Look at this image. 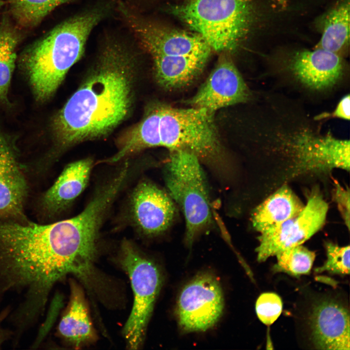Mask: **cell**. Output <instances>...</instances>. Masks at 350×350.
I'll list each match as a JSON object with an SVG mask.
<instances>
[{
	"mask_svg": "<svg viewBox=\"0 0 350 350\" xmlns=\"http://www.w3.org/2000/svg\"><path fill=\"white\" fill-rule=\"evenodd\" d=\"M120 253V262L129 277L134 295L132 309L122 332L128 348L136 350L143 342L162 285V275L155 262L129 242L122 243Z\"/></svg>",
	"mask_w": 350,
	"mask_h": 350,
	"instance_id": "52a82bcc",
	"label": "cell"
},
{
	"mask_svg": "<svg viewBox=\"0 0 350 350\" xmlns=\"http://www.w3.org/2000/svg\"><path fill=\"white\" fill-rule=\"evenodd\" d=\"M337 118L345 120H349L350 118V97L348 94L344 96L338 103L335 110L331 114H324L319 115L318 119L326 117Z\"/></svg>",
	"mask_w": 350,
	"mask_h": 350,
	"instance_id": "f1b7e54d",
	"label": "cell"
},
{
	"mask_svg": "<svg viewBox=\"0 0 350 350\" xmlns=\"http://www.w3.org/2000/svg\"><path fill=\"white\" fill-rule=\"evenodd\" d=\"M304 207L291 188L284 185L253 210V227L260 233L269 231L297 216Z\"/></svg>",
	"mask_w": 350,
	"mask_h": 350,
	"instance_id": "d6986e66",
	"label": "cell"
},
{
	"mask_svg": "<svg viewBox=\"0 0 350 350\" xmlns=\"http://www.w3.org/2000/svg\"><path fill=\"white\" fill-rule=\"evenodd\" d=\"M213 116V112L203 108L161 105V146L172 151H186L199 160L218 164L221 160L222 147Z\"/></svg>",
	"mask_w": 350,
	"mask_h": 350,
	"instance_id": "8992f818",
	"label": "cell"
},
{
	"mask_svg": "<svg viewBox=\"0 0 350 350\" xmlns=\"http://www.w3.org/2000/svg\"><path fill=\"white\" fill-rule=\"evenodd\" d=\"M327 259L321 267L315 271L321 273L328 271L331 273L347 275L350 273V245L339 246L332 242L325 244Z\"/></svg>",
	"mask_w": 350,
	"mask_h": 350,
	"instance_id": "484cf974",
	"label": "cell"
},
{
	"mask_svg": "<svg viewBox=\"0 0 350 350\" xmlns=\"http://www.w3.org/2000/svg\"><path fill=\"white\" fill-rule=\"evenodd\" d=\"M103 15L96 9L74 16L24 51L21 66L37 100L46 101L53 94L69 69L81 58L90 33Z\"/></svg>",
	"mask_w": 350,
	"mask_h": 350,
	"instance_id": "3957f363",
	"label": "cell"
},
{
	"mask_svg": "<svg viewBox=\"0 0 350 350\" xmlns=\"http://www.w3.org/2000/svg\"><path fill=\"white\" fill-rule=\"evenodd\" d=\"M313 339L320 350H349L350 315L334 301H324L314 308L311 316Z\"/></svg>",
	"mask_w": 350,
	"mask_h": 350,
	"instance_id": "e0dca14e",
	"label": "cell"
},
{
	"mask_svg": "<svg viewBox=\"0 0 350 350\" xmlns=\"http://www.w3.org/2000/svg\"><path fill=\"white\" fill-rule=\"evenodd\" d=\"M177 303L178 323L183 330L205 331L216 324L223 312L221 285L212 275L201 274L183 287Z\"/></svg>",
	"mask_w": 350,
	"mask_h": 350,
	"instance_id": "9c48e42d",
	"label": "cell"
},
{
	"mask_svg": "<svg viewBox=\"0 0 350 350\" xmlns=\"http://www.w3.org/2000/svg\"><path fill=\"white\" fill-rule=\"evenodd\" d=\"M133 31L153 55L209 57L211 49L199 34L167 29L145 23L126 15Z\"/></svg>",
	"mask_w": 350,
	"mask_h": 350,
	"instance_id": "4fadbf2b",
	"label": "cell"
},
{
	"mask_svg": "<svg viewBox=\"0 0 350 350\" xmlns=\"http://www.w3.org/2000/svg\"><path fill=\"white\" fill-rule=\"evenodd\" d=\"M293 145L294 152L302 167L308 170L337 168L349 170L350 141L331 134L302 135Z\"/></svg>",
	"mask_w": 350,
	"mask_h": 350,
	"instance_id": "2e32d148",
	"label": "cell"
},
{
	"mask_svg": "<svg viewBox=\"0 0 350 350\" xmlns=\"http://www.w3.org/2000/svg\"><path fill=\"white\" fill-rule=\"evenodd\" d=\"M130 208L134 224L146 235H156L165 231L175 214L174 201L168 192L146 180L140 182L134 188Z\"/></svg>",
	"mask_w": 350,
	"mask_h": 350,
	"instance_id": "7c38bea8",
	"label": "cell"
},
{
	"mask_svg": "<svg viewBox=\"0 0 350 350\" xmlns=\"http://www.w3.org/2000/svg\"><path fill=\"white\" fill-rule=\"evenodd\" d=\"M249 91L239 71L229 59L221 58L205 82L189 101L192 107L210 111L245 102Z\"/></svg>",
	"mask_w": 350,
	"mask_h": 350,
	"instance_id": "8fae6325",
	"label": "cell"
},
{
	"mask_svg": "<svg viewBox=\"0 0 350 350\" xmlns=\"http://www.w3.org/2000/svg\"><path fill=\"white\" fill-rule=\"evenodd\" d=\"M69 0H8L12 14L24 26H34L48 14Z\"/></svg>",
	"mask_w": 350,
	"mask_h": 350,
	"instance_id": "cb8c5ba5",
	"label": "cell"
},
{
	"mask_svg": "<svg viewBox=\"0 0 350 350\" xmlns=\"http://www.w3.org/2000/svg\"><path fill=\"white\" fill-rule=\"evenodd\" d=\"M156 77L160 86L177 88L190 84L202 71L209 58L203 56L152 55Z\"/></svg>",
	"mask_w": 350,
	"mask_h": 350,
	"instance_id": "ffe728a7",
	"label": "cell"
},
{
	"mask_svg": "<svg viewBox=\"0 0 350 350\" xmlns=\"http://www.w3.org/2000/svg\"><path fill=\"white\" fill-rule=\"evenodd\" d=\"M4 4V2L2 0H0V10Z\"/></svg>",
	"mask_w": 350,
	"mask_h": 350,
	"instance_id": "f546056e",
	"label": "cell"
},
{
	"mask_svg": "<svg viewBox=\"0 0 350 350\" xmlns=\"http://www.w3.org/2000/svg\"></svg>",
	"mask_w": 350,
	"mask_h": 350,
	"instance_id": "4dcf8cb0",
	"label": "cell"
},
{
	"mask_svg": "<svg viewBox=\"0 0 350 350\" xmlns=\"http://www.w3.org/2000/svg\"><path fill=\"white\" fill-rule=\"evenodd\" d=\"M199 159L184 151H173L165 168L168 193L180 208L189 245L211 222L209 190Z\"/></svg>",
	"mask_w": 350,
	"mask_h": 350,
	"instance_id": "5b68a950",
	"label": "cell"
},
{
	"mask_svg": "<svg viewBox=\"0 0 350 350\" xmlns=\"http://www.w3.org/2000/svg\"><path fill=\"white\" fill-rule=\"evenodd\" d=\"M276 256L277 263L273 270L295 277L309 274L315 257L314 252L302 245L286 249Z\"/></svg>",
	"mask_w": 350,
	"mask_h": 350,
	"instance_id": "d4e9b609",
	"label": "cell"
},
{
	"mask_svg": "<svg viewBox=\"0 0 350 350\" xmlns=\"http://www.w3.org/2000/svg\"><path fill=\"white\" fill-rule=\"evenodd\" d=\"M172 12L218 52L235 50L257 19L249 0H192Z\"/></svg>",
	"mask_w": 350,
	"mask_h": 350,
	"instance_id": "277c9868",
	"label": "cell"
},
{
	"mask_svg": "<svg viewBox=\"0 0 350 350\" xmlns=\"http://www.w3.org/2000/svg\"><path fill=\"white\" fill-rule=\"evenodd\" d=\"M328 204L315 189L307 197L306 205L296 216L277 227L260 233L256 251L259 262L265 261L289 248L301 245L324 225Z\"/></svg>",
	"mask_w": 350,
	"mask_h": 350,
	"instance_id": "ba28073f",
	"label": "cell"
},
{
	"mask_svg": "<svg viewBox=\"0 0 350 350\" xmlns=\"http://www.w3.org/2000/svg\"><path fill=\"white\" fill-rule=\"evenodd\" d=\"M161 106H157L148 111L140 122L129 131L118 152L108 160L109 162L117 161L145 148L161 146Z\"/></svg>",
	"mask_w": 350,
	"mask_h": 350,
	"instance_id": "44dd1931",
	"label": "cell"
},
{
	"mask_svg": "<svg viewBox=\"0 0 350 350\" xmlns=\"http://www.w3.org/2000/svg\"><path fill=\"white\" fill-rule=\"evenodd\" d=\"M255 308L260 321L266 325H270L278 319L281 313L282 300L275 293H264L258 298Z\"/></svg>",
	"mask_w": 350,
	"mask_h": 350,
	"instance_id": "4316f807",
	"label": "cell"
},
{
	"mask_svg": "<svg viewBox=\"0 0 350 350\" xmlns=\"http://www.w3.org/2000/svg\"><path fill=\"white\" fill-rule=\"evenodd\" d=\"M349 1L337 4L324 18L322 35L315 48H319L341 56L349 44Z\"/></svg>",
	"mask_w": 350,
	"mask_h": 350,
	"instance_id": "7402d4cb",
	"label": "cell"
},
{
	"mask_svg": "<svg viewBox=\"0 0 350 350\" xmlns=\"http://www.w3.org/2000/svg\"><path fill=\"white\" fill-rule=\"evenodd\" d=\"M288 69L305 87L321 91L337 84L344 74V65L341 56L315 48L295 53L290 60Z\"/></svg>",
	"mask_w": 350,
	"mask_h": 350,
	"instance_id": "5bb4252c",
	"label": "cell"
},
{
	"mask_svg": "<svg viewBox=\"0 0 350 350\" xmlns=\"http://www.w3.org/2000/svg\"><path fill=\"white\" fill-rule=\"evenodd\" d=\"M91 159L69 164L54 184L40 197L38 210L44 218L50 219L62 213L85 189L92 168Z\"/></svg>",
	"mask_w": 350,
	"mask_h": 350,
	"instance_id": "9a60e30c",
	"label": "cell"
},
{
	"mask_svg": "<svg viewBox=\"0 0 350 350\" xmlns=\"http://www.w3.org/2000/svg\"><path fill=\"white\" fill-rule=\"evenodd\" d=\"M333 197L348 229L350 228V190L335 183Z\"/></svg>",
	"mask_w": 350,
	"mask_h": 350,
	"instance_id": "83f0119b",
	"label": "cell"
},
{
	"mask_svg": "<svg viewBox=\"0 0 350 350\" xmlns=\"http://www.w3.org/2000/svg\"><path fill=\"white\" fill-rule=\"evenodd\" d=\"M79 263V248L67 220L22 224L0 219V287L21 292L20 312L34 319L43 311L52 287Z\"/></svg>",
	"mask_w": 350,
	"mask_h": 350,
	"instance_id": "6da1fadb",
	"label": "cell"
},
{
	"mask_svg": "<svg viewBox=\"0 0 350 350\" xmlns=\"http://www.w3.org/2000/svg\"><path fill=\"white\" fill-rule=\"evenodd\" d=\"M27 183L12 142L0 132V219L31 222L24 211Z\"/></svg>",
	"mask_w": 350,
	"mask_h": 350,
	"instance_id": "30bf717a",
	"label": "cell"
},
{
	"mask_svg": "<svg viewBox=\"0 0 350 350\" xmlns=\"http://www.w3.org/2000/svg\"><path fill=\"white\" fill-rule=\"evenodd\" d=\"M69 304L58 326L60 335L79 348L95 342L97 335L91 321L83 289L71 280Z\"/></svg>",
	"mask_w": 350,
	"mask_h": 350,
	"instance_id": "ac0fdd59",
	"label": "cell"
},
{
	"mask_svg": "<svg viewBox=\"0 0 350 350\" xmlns=\"http://www.w3.org/2000/svg\"><path fill=\"white\" fill-rule=\"evenodd\" d=\"M135 62L132 54L120 44L104 49L90 74L54 119L59 145L67 147L105 136L128 116Z\"/></svg>",
	"mask_w": 350,
	"mask_h": 350,
	"instance_id": "7a4b0ae2",
	"label": "cell"
},
{
	"mask_svg": "<svg viewBox=\"0 0 350 350\" xmlns=\"http://www.w3.org/2000/svg\"><path fill=\"white\" fill-rule=\"evenodd\" d=\"M18 37L8 23L0 27V101L7 103L8 93L16 59Z\"/></svg>",
	"mask_w": 350,
	"mask_h": 350,
	"instance_id": "603a6c76",
	"label": "cell"
}]
</instances>
